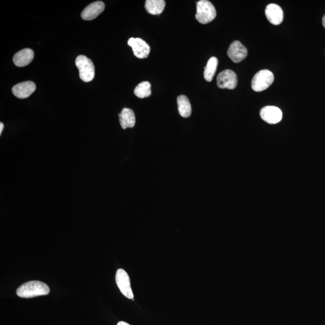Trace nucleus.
Instances as JSON below:
<instances>
[{
  "label": "nucleus",
  "instance_id": "nucleus-8",
  "mask_svg": "<svg viewBox=\"0 0 325 325\" xmlns=\"http://www.w3.org/2000/svg\"><path fill=\"white\" fill-rule=\"evenodd\" d=\"M227 54L234 63H239L247 57L248 50L241 42L236 40L230 45Z\"/></svg>",
  "mask_w": 325,
  "mask_h": 325
},
{
  "label": "nucleus",
  "instance_id": "nucleus-9",
  "mask_svg": "<svg viewBox=\"0 0 325 325\" xmlns=\"http://www.w3.org/2000/svg\"><path fill=\"white\" fill-rule=\"evenodd\" d=\"M260 116L263 120L271 124L280 122L283 118V113L279 108L275 106H266L260 111Z\"/></svg>",
  "mask_w": 325,
  "mask_h": 325
},
{
  "label": "nucleus",
  "instance_id": "nucleus-1",
  "mask_svg": "<svg viewBox=\"0 0 325 325\" xmlns=\"http://www.w3.org/2000/svg\"><path fill=\"white\" fill-rule=\"evenodd\" d=\"M48 285L41 281H31L23 284L17 289L16 294L20 298H31L49 294Z\"/></svg>",
  "mask_w": 325,
  "mask_h": 325
},
{
  "label": "nucleus",
  "instance_id": "nucleus-2",
  "mask_svg": "<svg viewBox=\"0 0 325 325\" xmlns=\"http://www.w3.org/2000/svg\"><path fill=\"white\" fill-rule=\"evenodd\" d=\"M216 17V8L212 2L207 0H201L197 2L195 17L199 22L206 24L213 21Z\"/></svg>",
  "mask_w": 325,
  "mask_h": 325
},
{
  "label": "nucleus",
  "instance_id": "nucleus-7",
  "mask_svg": "<svg viewBox=\"0 0 325 325\" xmlns=\"http://www.w3.org/2000/svg\"><path fill=\"white\" fill-rule=\"evenodd\" d=\"M128 44L133 49L134 55L139 58H146L150 52V47L145 41L140 38L131 37L128 40Z\"/></svg>",
  "mask_w": 325,
  "mask_h": 325
},
{
  "label": "nucleus",
  "instance_id": "nucleus-15",
  "mask_svg": "<svg viewBox=\"0 0 325 325\" xmlns=\"http://www.w3.org/2000/svg\"><path fill=\"white\" fill-rule=\"evenodd\" d=\"M165 5L164 0H147L145 1V7L148 13L157 15L163 12Z\"/></svg>",
  "mask_w": 325,
  "mask_h": 325
},
{
  "label": "nucleus",
  "instance_id": "nucleus-21",
  "mask_svg": "<svg viewBox=\"0 0 325 325\" xmlns=\"http://www.w3.org/2000/svg\"><path fill=\"white\" fill-rule=\"evenodd\" d=\"M322 24H323L324 27L325 28V14L322 18Z\"/></svg>",
  "mask_w": 325,
  "mask_h": 325
},
{
  "label": "nucleus",
  "instance_id": "nucleus-17",
  "mask_svg": "<svg viewBox=\"0 0 325 325\" xmlns=\"http://www.w3.org/2000/svg\"><path fill=\"white\" fill-rule=\"evenodd\" d=\"M218 60L216 57H211L208 61L207 66L204 67V77L207 81H212L216 72Z\"/></svg>",
  "mask_w": 325,
  "mask_h": 325
},
{
  "label": "nucleus",
  "instance_id": "nucleus-13",
  "mask_svg": "<svg viewBox=\"0 0 325 325\" xmlns=\"http://www.w3.org/2000/svg\"><path fill=\"white\" fill-rule=\"evenodd\" d=\"M34 52L32 49L25 48L14 54L13 60L16 66L24 67L30 64L34 58Z\"/></svg>",
  "mask_w": 325,
  "mask_h": 325
},
{
  "label": "nucleus",
  "instance_id": "nucleus-16",
  "mask_svg": "<svg viewBox=\"0 0 325 325\" xmlns=\"http://www.w3.org/2000/svg\"><path fill=\"white\" fill-rule=\"evenodd\" d=\"M178 112L183 118H189L192 114V105L185 95H180L177 98Z\"/></svg>",
  "mask_w": 325,
  "mask_h": 325
},
{
  "label": "nucleus",
  "instance_id": "nucleus-20",
  "mask_svg": "<svg viewBox=\"0 0 325 325\" xmlns=\"http://www.w3.org/2000/svg\"><path fill=\"white\" fill-rule=\"evenodd\" d=\"M4 125L2 122L0 123V134H1L2 130H3Z\"/></svg>",
  "mask_w": 325,
  "mask_h": 325
},
{
  "label": "nucleus",
  "instance_id": "nucleus-4",
  "mask_svg": "<svg viewBox=\"0 0 325 325\" xmlns=\"http://www.w3.org/2000/svg\"><path fill=\"white\" fill-rule=\"evenodd\" d=\"M274 81L273 73L268 69L258 72L251 82L252 88L256 92H262L271 86Z\"/></svg>",
  "mask_w": 325,
  "mask_h": 325
},
{
  "label": "nucleus",
  "instance_id": "nucleus-6",
  "mask_svg": "<svg viewBox=\"0 0 325 325\" xmlns=\"http://www.w3.org/2000/svg\"><path fill=\"white\" fill-rule=\"evenodd\" d=\"M237 75L230 69L224 70L217 77V85L221 89H234L237 86Z\"/></svg>",
  "mask_w": 325,
  "mask_h": 325
},
{
  "label": "nucleus",
  "instance_id": "nucleus-19",
  "mask_svg": "<svg viewBox=\"0 0 325 325\" xmlns=\"http://www.w3.org/2000/svg\"><path fill=\"white\" fill-rule=\"evenodd\" d=\"M117 325H130V324H128L127 323V322L121 321L118 322V324Z\"/></svg>",
  "mask_w": 325,
  "mask_h": 325
},
{
  "label": "nucleus",
  "instance_id": "nucleus-11",
  "mask_svg": "<svg viewBox=\"0 0 325 325\" xmlns=\"http://www.w3.org/2000/svg\"><path fill=\"white\" fill-rule=\"evenodd\" d=\"M105 9V4L102 1H95L90 4L82 11V19L86 20L94 19Z\"/></svg>",
  "mask_w": 325,
  "mask_h": 325
},
{
  "label": "nucleus",
  "instance_id": "nucleus-3",
  "mask_svg": "<svg viewBox=\"0 0 325 325\" xmlns=\"http://www.w3.org/2000/svg\"><path fill=\"white\" fill-rule=\"evenodd\" d=\"M75 64L79 70V74L84 82L91 81L95 77V66L89 58L83 55H78Z\"/></svg>",
  "mask_w": 325,
  "mask_h": 325
},
{
  "label": "nucleus",
  "instance_id": "nucleus-12",
  "mask_svg": "<svg viewBox=\"0 0 325 325\" xmlns=\"http://www.w3.org/2000/svg\"><path fill=\"white\" fill-rule=\"evenodd\" d=\"M265 14L269 22L275 25H280L284 19L282 8L276 4H270L266 8Z\"/></svg>",
  "mask_w": 325,
  "mask_h": 325
},
{
  "label": "nucleus",
  "instance_id": "nucleus-10",
  "mask_svg": "<svg viewBox=\"0 0 325 325\" xmlns=\"http://www.w3.org/2000/svg\"><path fill=\"white\" fill-rule=\"evenodd\" d=\"M36 84L33 81L22 82L14 86L12 92L16 97L20 99L27 98L36 90Z\"/></svg>",
  "mask_w": 325,
  "mask_h": 325
},
{
  "label": "nucleus",
  "instance_id": "nucleus-18",
  "mask_svg": "<svg viewBox=\"0 0 325 325\" xmlns=\"http://www.w3.org/2000/svg\"><path fill=\"white\" fill-rule=\"evenodd\" d=\"M134 92L139 98L149 97L151 95V85L148 81H143L137 85Z\"/></svg>",
  "mask_w": 325,
  "mask_h": 325
},
{
  "label": "nucleus",
  "instance_id": "nucleus-14",
  "mask_svg": "<svg viewBox=\"0 0 325 325\" xmlns=\"http://www.w3.org/2000/svg\"><path fill=\"white\" fill-rule=\"evenodd\" d=\"M120 124L123 129L133 128L136 124V116L133 110L124 108L119 114Z\"/></svg>",
  "mask_w": 325,
  "mask_h": 325
},
{
  "label": "nucleus",
  "instance_id": "nucleus-5",
  "mask_svg": "<svg viewBox=\"0 0 325 325\" xmlns=\"http://www.w3.org/2000/svg\"><path fill=\"white\" fill-rule=\"evenodd\" d=\"M116 283L120 291L126 298L134 300V295L131 288L130 277L124 269H119L116 274Z\"/></svg>",
  "mask_w": 325,
  "mask_h": 325
}]
</instances>
